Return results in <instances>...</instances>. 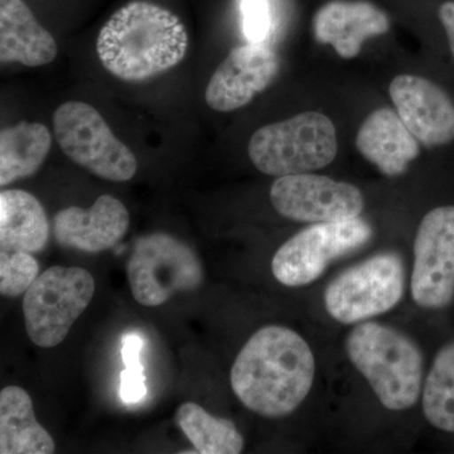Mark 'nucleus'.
Returning a JSON list of instances; mask_svg holds the SVG:
<instances>
[{
	"instance_id": "nucleus-1",
	"label": "nucleus",
	"mask_w": 454,
	"mask_h": 454,
	"mask_svg": "<svg viewBox=\"0 0 454 454\" xmlns=\"http://www.w3.org/2000/svg\"><path fill=\"white\" fill-rule=\"evenodd\" d=\"M315 373V355L307 340L291 328L267 325L239 352L230 382L249 411L265 418H282L304 402Z\"/></svg>"
},
{
	"instance_id": "nucleus-2",
	"label": "nucleus",
	"mask_w": 454,
	"mask_h": 454,
	"mask_svg": "<svg viewBox=\"0 0 454 454\" xmlns=\"http://www.w3.org/2000/svg\"><path fill=\"white\" fill-rule=\"evenodd\" d=\"M188 50V33L168 9L134 0L118 9L100 29L98 59L124 82H145L181 64Z\"/></svg>"
},
{
	"instance_id": "nucleus-3",
	"label": "nucleus",
	"mask_w": 454,
	"mask_h": 454,
	"mask_svg": "<svg viewBox=\"0 0 454 454\" xmlns=\"http://www.w3.org/2000/svg\"><path fill=\"white\" fill-rule=\"evenodd\" d=\"M346 352L385 408L399 411L417 404L423 355L411 337L390 325L364 321L349 333Z\"/></svg>"
},
{
	"instance_id": "nucleus-4",
	"label": "nucleus",
	"mask_w": 454,
	"mask_h": 454,
	"mask_svg": "<svg viewBox=\"0 0 454 454\" xmlns=\"http://www.w3.org/2000/svg\"><path fill=\"white\" fill-rule=\"evenodd\" d=\"M337 152L333 122L317 112L265 125L253 134L247 145L254 166L274 177L325 168L333 162Z\"/></svg>"
},
{
	"instance_id": "nucleus-5",
	"label": "nucleus",
	"mask_w": 454,
	"mask_h": 454,
	"mask_svg": "<svg viewBox=\"0 0 454 454\" xmlns=\"http://www.w3.org/2000/svg\"><path fill=\"white\" fill-rule=\"evenodd\" d=\"M59 148L77 166L106 181L127 182L138 160L129 146L110 129L101 114L82 101H67L53 114Z\"/></svg>"
},
{
	"instance_id": "nucleus-6",
	"label": "nucleus",
	"mask_w": 454,
	"mask_h": 454,
	"mask_svg": "<svg viewBox=\"0 0 454 454\" xmlns=\"http://www.w3.org/2000/svg\"><path fill=\"white\" fill-rule=\"evenodd\" d=\"M94 294L95 279L86 269H47L23 298V316L29 339L42 348L59 346L88 309Z\"/></svg>"
},
{
	"instance_id": "nucleus-7",
	"label": "nucleus",
	"mask_w": 454,
	"mask_h": 454,
	"mask_svg": "<svg viewBox=\"0 0 454 454\" xmlns=\"http://www.w3.org/2000/svg\"><path fill=\"white\" fill-rule=\"evenodd\" d=\"M404 289V260L395 252L379 253L334 278L325 289V306L340 324H360L393 309Z\"/></svg>"
},
{
	"instance_id": "nucleus-8",
	"label": "nucleus",
	"mask_w": 454,
	"mask_h": 454,
	"mask_svg": "<svg viewBox=\"0 0 454 454\" xmlns=\"http://www.w3.org/2000/svg\"><path fill=\"white\" fill-rule=\"evenodd\" d=\"M127 274L134 300L145 307L162 306L178 292L197 291L205 279L192 247L166 232L142 236L137 241Z\"/></svg>"
},
{
	"instance_id": "nucleus-9",
	"label": "nucleus",
	"mask_w": 454,
	"mask_h": 454,
	"mask_svg": "<svg viewBox=\"0 0 454 454\" xmlns=\"http://www.w3.org/2000/svg\"><path fill=\"white\" fill-rule=\"evenodd\" d=\"M372 239V225L360 217L318 223L301 230L278 249L271 271L283 286H309L334 260L357 252Z\"/></svg>"
},
{
	"instance_id": "nucleus-10",
	"label": "nucleus",
	"mask_w": 454,
	"mask_h": 454,
	"mask_svg": "<svg viewBox=\"0 0 454 454\" xmlns=\"http://www.w3.org/2000/svg\"><path fill=\"white\" fill-rule=\"evenodd\" d=\"M411 295L418 306L441 309L454 298V206L424 216L414 243Z\"/></svg>"
},
{
	"instance_id": "nucleus-11",
	"label": "nucleus",
	"mask_w": 454,
	"mask_h": 454,
	"mask_svg": "<svg viewBox=\"0 0 454 454\" xmlns=\"http://www.w3.org/2000/svg\"><path fill=\"white\" fill-rule=\"evenodd\" d=\"M270 201L278 214L298 223L356 219L364 210L363 193L356 186L309 173L278 177Z\"/></svg>"
},
{
	"instance_id": "nucleus-12",
	"label": "nucleus",
	"mask_w": 454,
	"mask_h": 454,
	"mask_svg": "<svg viewBox=\"0 0 454 454\" xmlns=\"http://www.w3.org/2000/svg\"><path fill=\"white\" fill-rule=\"evenodd\" d=\"M279 61L265 43L236 47L221 62L206 88V104L227 113L249 104L276 79Z\"/></svg>"
},
{
	"instance_id": "nucleus-13",
	"label": "nucleus",
	"mask_w": 454,
	"mask_h": 454,
	"mask_svg": "<svg viewBox=\"0 0 454 454\" xmlns=\"http://www.w3.org/2000/svg\"><path fill=\"white\" fill-rule=\"evenodd\" d=\"M390 98L400 119L427 148L454 140V104L434 82L400 74L390 83Z\"/></svg>"
},
{
	"instance_id": "nucleus-14",
	"label": "nucleus",
	"mask_w": 454,
	"mask_h": 454,
	"mask_svg": "<svg viewBox=\"0 0 454 454\" xmlns=\"http://www.w3.org/2000/svg\"><path fill=\"white\" fill-rule=\"evenodd\" d=\"M129 212L114 196L98 197L91 207L64 208L53 219L57 244L66 249L100 253L112 249L129 229Z\"/></svg>"
},
{
	"instance_id": "nucleus-15",
	"label": "nucleus",
	"mask_w": 454,
	"mask_h": 454,
	"mask_svg": "<svg viewBox=\"0 0 454 454\" xmlns=\"http://www.w3.org/2000/svg\"><path fill=\"white\" fill-rule=\"evenodd\" d=\"M389 28V17L364 0L328 2L313 18L316 40L331 44L337 55L346 59L356 57L364 42L385 35Z\"/></svg>"
},
{
	"instance_id": "nucleus-16",
	"label": "nucleus",
	"mask_w": 454,
	"mask_h": 454,
	"mask_svg": "<svg viewBox=\"0 0 454 454\" xmlns=\"http://www.w3.org/2000/svg\"><path fill=\"white\" fill-rule=\"evenodd\" d=\"M358 152L389 177L403 175L419 155V142L399 114L381 107L370 114L356 137Z\"/></svg>"
},
{
	"instance_id": "nucleus-17",
	"label": "nucleus",
	"mask_w": 454,
	"mask_h": 454,
	"mask_svg": "<svg viewBox=\"0 0 454 454\" xmlns=\"http://www.w3.org/2000/svg\"><path fill=\"white\" fill-rule=\"evenodd\" d=\"M53 35L23 0H0V61L41 67L57 57Z\"/></svg>"
},
{
	"instance_id": "nucleus-18",
	"label": "nucleus",
	"mask_w": 454,
	"mask_h": 454,
	"mask_svg": "<svg viewBox=\"0 0 454 454\" xmlns=\"http://www.w3.org/2000/svg\"><path fill=\"white\" fill-rule=\"evenodd\" d=\"M49 239V219L37 197L23 190L0 193V250L37 254Z\"/></svg>"
},
{
	"instance_id": "nucleus-19",
	"label": "nucleus",
	"mask_w": 454,
	"mask_h": 454,
	"mask_svg": "<svg viewBox=\"0 0 454 454\" xmlns=\"http://www.w3.org/2000/svg\"><path fill=\"white\" fill-rule=\"evenodd\" d=\"M56 444L35 419L31 396L20 387L0 391V453L51 454Z\"/></svg>"
},
{
	"instance_id": "nucleus-20",
	"label": "nucleus",
	"mask_w": 454,
	"mask_h": 454,
	"mask_svg": "<svg viewBox=\"0 0 454 454\" xmlns=\"http://www.w3.org/2000/svg\"><path fill=\"white\" fill-rule=\"evenodd\" d=\"M52 137L46 125L20 121L0 131V186L28 178L49 157Z\"/></svg>"
},
{
	"instance_id": "nucleus-21",
	"label": "nucleus",
	"mask_w": 454,
	"mask_h": 454,
	"mask_svg": "<svg viewBox=\"0 0 454 454\" xmlns=\"http://www.w3.org/2000/svg\"><path fill=\"white\" fill-rule=\"evenodd\" d=\"M176 422L190 439L197 453L239 454L244 450V437L234 423L214 417L196 403L179 405Z\"/></svg>"
},
{
	"instance_id": "nucleus-22",
	"label": "nucleus",
	"mask_w": 454,
	"mask_h": 454,
	"mask_svg": "<svg viewBox=\"0 0 454 454\" xmlns=\"http://www.w3.org/2000/svg\"><path fill=\"white\" fill-rule=\"evenodd\" d=\"M423 411L433 427L454 433V340L439 349L427 376Z\"/></svg>"
},
{
	"instance_id": "nucleus-23",
	"label": "nucleus",
	"mask_w": 454,
	"mask_h": 454,
	"mask_svg": "<svg viewBox=\"0 0 454 454\" xmlns=\"http://www.w3.org/2000/svg\"><path fill=\"white\" fill-rule=\"evenodd\" d=\"M40 273V265L32 254L0 250V293L17 298L25 294Z\"/></svg>"
},
{
	"instance_id": "nucleus-24",
	"label": "nucleus",
	"mask_w": 454,
	"mask_h": 454,
	"mask_svg": "<svg viewBox=\"0 0 454 454\" xmlns=\"http://www.w3.org/2000/svg\"><path fill=\"white\" fill-rule=\"evenodd\" d=\"M244 33L250 43H265L271 31L269 0H240Z\"/></svg>"
},
{
	"instance_id": "nucleus-25",
	"label": "nucleus",
	"mask_w": 454,
	"mask_h": 454,
	"mask_svg": "<svg viewBox=\"0 0 454 454\" xmlns=\"http://www.w3.org/2000/svg\"><path fill=\"white\" fill-rule=\"evenodd\" d=\"M146 393L145 373L125 369L121 372V396L122 402L136 404L145 399Z\"/></svg>"
},
{
	"instance_id": "nucleus-26",
	"label": "nucleus",
	"mask_w": 454,
	"mask_h": 454,
	"mask_svg": "<svg viewBox=\"0 0 454 454\" xmlns=\"http://www.w3.org/2000/svg\"><path fill=\"white\" fill-rule=\"evenodd\" d=\"M142 348L143 340L140 339L138 334H128V336H125L121 354L127 369L143 372V366L139 360Z\"/></svg>"
},
{
	"instance_id": "nucleus-27",
	"label": "nucleus",
	"mask_w": 454,
	"mask_h": 454,
	"mask_svg": "<svg viewBox=\"0 0 454 454\" xmlns=\"http://www.w3.org/2000/svg\"><path fill=\"white\" fill-rule=\"evenodd\" d=\"M439 20L446 29L450 51L454 57V2H446L439 8Z\"/></svg>"
}]
</instances>
